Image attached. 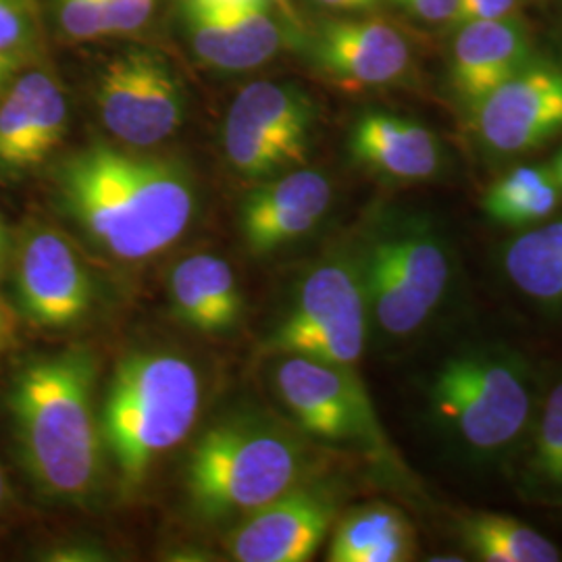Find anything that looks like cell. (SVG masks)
I'll use <instances>...</instances> for the list:
<instances>
[{"mask_svg": "<svg viewBox=\"0 0 562 562\" xmlns=\"http://www.w3.org/2000/svg\"><path fill=\"white\" fill-rule=\"evenodd\" d=\"M15 285L23 313L42 327L80 322L92 302V283L69 240L38 227L21 241Z\"/></svg>", "mask_w": 562, "mask_h": 562, "instance_id": "7c38bea8", "label": "cell"}, {"mask_svg": "<svg viewBox=\"0 0 562 562\" xmlns=\"http://www.w3.org/2000/svg\"><path fill=\"white\" fill-rule=\"evenodd\" d=\"M257 0H188V9H225V7H240Z\"/></svg>", "mask_w": 562, "mask_h": 562, "instance_id": "4dcf8cb0", "label": "cell"}, {"mask_svg": "<svg viewBox=\"0 0 562 562\" xmlns=\"http://www.w3.org/2000/svg\"><path fill=\"white\" fill-rule=\"evenodd\" d=\"M65 130L67 101L59 83L42 71L23 76L0 102V169L20 173L41 165Z\"/></svg>", "mask_w": 562, "mask_h": 562, "instance_id": "9a60e30c", "label": "cell"}, {"mask_svg": "<svg viewBox=\"0 0 562 562\" xmlns=\"http://www.w3.org/2000/svg\"><path fill=\"white\" fill-rule=\"evenodd\" d=\"M367 322L361 267L329 259L304 276L292 311L271 336V350L355 367L364 352Z\"/></svg>", "mask_w": 562, "mask_h": 562, "instance_id": "52a82bcc", "label": "cell"}, {"mask_svg": "<svg viewBox=\"0 0 562 562\" xmlns=\"http://www.w3.org/2000/svg\"><path fill=\"white\" fill-rule=\"evenodd\" d=\"M483 144L498 155H519L562 132V67L527 63L471 113Z\"/></svg>", "mask_w": 562, "mask_h": 562, "instance_id": "8fae6325", "label": "cell"}, {"mask_svg": "<svg viewBox=\"0 0 562 562\" xmlns=\"http://www.w3.org/2000/svg\"><path fill=\"white\" fill-rule=\"evenodd\" d=\"M4 238H7V234H4V227H2V223H0V248L4 246Z\"/></svg>", "mask_w": 562, "mask_h": 562, "instance_id": "d590c367", "label": "cell"}, {"mask_svg": "<svg viewBox=\"0 0 562 562\" xmlns=\"http://www.w3.org/2000/svg\"><path fill=\"white\" fill-rule=\"evenodd\" d=\"M7 482H4V475H2V469H0V508H2V504L7 501Z\"/></svg>", "mask_w": 562, "mask_h": 562, "instance_id": "e575fe53", "label": "cell"}, {"mask_svg": "<svg viewBox=\"0 0 562 562\" xmlns=\"http://www.w3.org/2000/svg\"><path fill=\"white\" fill-rule=\"evenodd\" d=\"M313 123L311 101L294 86L257 81L244 88L223 127L227 161L246 178H265L304 161Z\"/></svg>", "mask_w": 562, "mask_h": 562, "instance_id": "ba28073f", "label": "cell"}, {"mask_svg": "<svg viewBox=\"0 0 562 562\" xmlns=\"http://www.w3.org/2000/svg\"><path fill=\"white\" fill-rule=\"evenodd\" d=\"M102 7L104 34L134 32L142 27L153 13V0H102Z\"/></svg>", "mask_w": 562, "mask_h": 562, "instance_id": "83f0119b", "label": "cell"}, {"mask_svg": "<svg viewBox=\"0 0 562 562\" xmlns=\"http://www.w3.org/2000/svg\"><path fill=\"white\" fill-rule=\"evenodd\" d=\"M562 190L550 165H525L496 181L485 199V215L504 227H531L546 222L561 204Z\"/></svg>", "mask_w": 562, "mask_h": 562, "instance_id": "7402d4cb", "label": "cell"}, {"mask_svg": "<svg viewBox=\"0 0 562 562\" xmlns=\"http://www.w3.org/2000/svg\"><path fill=\"white\" fill-rule=\"evenodd\" d=\"M0 255H2V248H0Z\"/></svg>", "mask_w": 562, "mask_h": 562, "instance_id": "8d00e7d4", "label": "cell"}, {"mask_svg": "<svg viewBox=\"0 0 562 562\" xmlns=\"http://www.w3.org/2000/svg\"><path fill=\"white\" fill-rule=\"evenodd\" d=\"M97 102L104 127L138 148L167 140L183 121V92L167 60L130 50L111 60L99 80Z\"/></svg>", "mask_w": 562, "mask_h": 562, "instance_id": "30bf717a", "label": "cell"}, {"mask_svg": "<svg viewBox=\"0 0 562 562\" xmlns=\"http://www.w3.org/2000/svg\"><path fill=\"white\" fill-rule=\"evenodd\" d=\"M0 88H2V83H0Z\"/></svg>", "mask_w": 562, "mask_h": 562, "instance_id": "74e56055", "label": "cell"}, {"mask_svg": "<svg viewBox=\"0 0 562 562\" xmlns=\"http://www.w3.org/2000/svg\"><path fill=\"white\" fill-rule=\"evenodd\" d=\"M429 401L443 431L477 461L515 450L536 415L527 367L501 350L448 359L434 378Z\"/></svg>", "mask_w": 562, "mask_h": 562, "instance_id": "5b68a950", "label": "cell"}, {"mask_svg": "<svg viewBox=\"0 0 562 562\" xmlns=\"http://www.w3.org/2000/svg\"><path fill=\"white\" fill-rule=\"evenodd\" d=\"M350 150L357 161L394 180H429L442 165L438 138L427 127L387 113L362 115L352 130Z\"/></svg>", "mask_w": 562, "mask_h": 562, "instance_id": "d6986e66", "label": "cell"}, {"mask_svg": "<svg viewBox=\"0 0 562 562\" xmlns=\"http://www.w3.org/2000/svg\"><path fill=\"white\" fill-rule=\"evenodd\" d=\"M415 552V531L401 510L371 504L341 519L329 546L331 562H401Z\"/></svg>", "mask_w": 562, "mask_h": 562, "instance_id": "44dd1931", "label": "cell"}, {"mask_svg": "<svg viewBox=\"0 0 562 562\" xmlns=\"http://www.w3.org/2000/svg\"><path fill=\"white\" fill-rule=\"evenodd\" d=\"M517 0H467L452 15V25L459 30L473 21L503 20L513 15Z\"/></svg>", "mask_w": 562, "mask_h": 562, "instance_id": "f1b7e54d", "label": "cell"}, {"mask_svg": "<svg viewBox=\"0 0 562 562\" xmlns=\"http://www.w3.org/2000/svg\"><path fill=\"white\" fill-rule=\"evenodd\" d=\"M276 383L306 436L323 442L382 443L373 404L352 367L288 355Z\"/></svg>", "mask_w": 562, "mask_h": 562, "instance_id": "9c48e42d", "label": "cell"}, {"mask_svg": "<svg viewBox=\"0 0 562 562\" xmlns=\"http://www.w3.org/2000/svg\"><path fill=\"white\" fill-rule=\"evenodd\" d=\"M459 525L462 542L480 561H561V550L519 519L498 513H473L464 515Z\"/></svg>", "mask_w": 562, "mask_h": 562, "instance_id": "603a6c76", "label": "cell"}, {"mask_svg": "<svg viewBox=\"0 0 562 562\" xmlns=\"http://www.w3.org/2000/svg\"><path fill=\"white\" fill-rule=\"evenodd\" d=\"M201 411V378L171 352H136L120 362L102 406L101 438L121 483L140 485L153 462L190 434Z\"/></svg>", "mask_w": 562, "mask_h": 562, "instance_id": "3957f363", "label": "cell"}, {"mask_svg": "<svg viewBox=\"0 0 562 562\" xmlns=\"http://www.w3.org/2000/svg\"><path fill=\"white\" fill-rule=\"evenodd\" d=\"M20 65V55H13V53H2L0 50V83L9 80V76L18 69Z\"/></svg>", "mask_w": 562, "mask_h": 562, "instance_id": "1f68e13d", "label": "cell"}, {"mask_svg": "<svg viewBox=\"0 0 562 562\" xmlns=\"http://www.w3.org/2000/svg\"><path fill=\"white\" fill-rule=\"evenodd\" d=\"M60 25L76 41H90L104 34L102 0H60Z\"/></svg>", "mask_w": 562, "mask_h": 562, "instance_id": "4316f807", "label": "cell"}, {"mask_svg": "<svg viewBox=\"0 0 562 562\" xmlns=\"http://www.w3.org/2000/svg\"><path fill=\"white\" fill-rule=\"evenodd\" d=\"M306 446L290 429L261 419H232L209 429L188 462L186 487L209 519L250 515L301 485Z\"/></svg>", "mask_w": 562, "mask_h": 562, "instance_id": "277c9868", "label": "cell"}, {"mask_svg": "<svg viewBox=\"0 0 562 562\" xmlns=\"http://www.w3.org/2000/svg\"><path fill=\"white\" fill-rule=\"evenodd\" d=\"M194 53L223 71H246L276 57L285 42V25L271 0L225 9H188Z\"/></svg>", "mask_w": 562, "mask_h": 562, "instance_id": "2e32d148", "label": "cell"}, {"mask_svg": "<svg viewBox=\"0 0 562 562\" xmlns=\"http://www.w3.org/2000/svg\"><path fill=\"white\" fill-rule=\"evenodd\" d=\"M313 59L348 86H383L408 69V44L382 21H327L315 34Z\"/></svg>", "mask_w": 562, "mask_h": 562, "instance_id": "ac0fdd59", "label": "cell"}, {"mask_svg": "<svg viewBox=\"0 0 562 562\" xmlns=\"http://www.w3.org/2000/svg\"><path fill=\"white\" fill-rule=\"evenodd\" d=\"M369 313L390 338L422 329L440 308L452 265L446 244L427 225L406 223L380 234L361 267Z\"/></svg>", "mask_w": 562, "mask_h": 562, "instance_id": "8992f818", "label": "cell"}, {"mask_svg": "<svg viewBox=\"0 0 562 562\" xmlns=\"http://www.w3.org/2000/svg\"><path fill=\"white\" fill-rule=\"evenodd\" d=\"M336 506L315 490H292L250 513L232 533L229 552L240 562H304L319 550Z\"/></svg>", "mask_w": 562, "mask_h": 562, "instance_id": "4fadbf2b", "label": "cell"}, {"mask_svg": "<svg viewBox=\"0 0 562 562\" xmlns=\"http://www.w3.org/2000/svg\"><path fill=\"white\" fill-rule=\"evenodd\" d=\"M60 199L86 236L120 261H146L180 240L196 211L176 161L92 144L63 162Z\"/></svg>", "mask_w": 562, "mask_h": 562, "instance_id": "6da1fadb", "label": "cell"}, {"mask_svg": "<svg viewBox=\"0 0 562 562\" xmlns=\"http://www.w3.org/2000/svg\"><path fill=\"white\" fill-rule=\"evenodd\" d=\"M550 171H552L554 180H557L559 188L562 190V148L561 153L554 157V161L550 162Z\"/></svg>", "mask_w": 562, "mask_h": 562, "instance_id": "836d02e7", "label": "cell"}, {"mask_svg": "<svg viewBox=\"0 0 562 562\" xmlns=\"http://www.w3.org/2000/svg\"><path fill=\"white\" fill-rule=\"evenodd\" d=\"M504 276L546 308L562 311V215L531 225L503 250Z\"/></svg>", "mask_w": 562, "mask_h": 562, "instance_id": "ffe728a7", "label": "cell"}, {"mask_svg": "<svg viewBox=\"0 0 562 562\" xmlns=\"http://www.w3.org/2000/svg\"><path fill=\"white\" fill-rule=\"evenodd\" d=\"M529 431L525 487L546 503H562V380L548 392Z\"/></svg>", "mask_w": 562, "mask_h": 562, "instance_id": "cb8c5ba5", "label": "cell"}, {"mask_svg": "<svg viewBox=\"0 0 562 562\" xmlns=\"http://www.w3.org/2000/svg\"><path fill=\"white\" fill-rule=\"evenodd\" d=\"M331 204V183L302 169L255 190L241 206V234L255 257L301 240L322 223Z\"/></svg>", "mask_w": 562, "mask_h": 562, "instance_id": "5bb4252c", "label": "cell"}, {"mask_svg": "<svg viewBox=\"0 0 562 562\" xmlns=\"http://www.w3.org/2000/svg\"><path fill=\"white\" fill-rule=\"evenodd\" d=\"M97 367L88 352L69 350L23 367L11 390V415L21 459L44 494L78 501L101 477V425L94 417Z\"/></svg>", "mask_w": 562, "mask_h": 562, "instance_id": "7a4b0ae2", "label": "cell"}, {"mask_svg": "<svg viewBox=\"0 0 562 562\" xmlns=\"http://www.w3.org/2000/svg\"><path fill=\"white\" fill-rule=\"evenodd\" d=\"M404 11L425 21H450L457 11V0H394Z\"/></svg>", "mask_w": 562, "mask_h": 562, "instance_id": "f546056e", "label": "cell"}, {"mask_svg": "<svg viewBox=\"0 0 562 562\" xmlns=\"http://www.w3.org/2000/svg\"><path fill=\"white\" fill-rule=\"evenodd\" d=\"M169 294L181 322L201 331H225L229 325L213 299L204 252L178 262L169 273Z\"/></svg>", "mask_w": 562, "mask_h": 562, "instance_id": "d4e9b609", "label": "cell"}, {"mask_svg": "<svg viewBox=\"0 0 562 562\" xmlns=\"http://www.w3.org/2000/svg\"><path fill=\"white\" fill-rule=\"evenodd\" d=\"M34 41V21L25 0H0V50L21 55Z\"/></svg>", "mask_w": 562, "mask_h": 562, "instance_id": "484cf974", "label": "cell"}, {"mask_svg": "<svg viewBox=\"0 0 562 562\" xmlns=\"http://www.w3.org/2000/svg\"><path fill=\"white\" fill-rule=\"evenodd\" d=\"M531 44L521 21H473L459 27L450 59V86L469 115L504 81L531 63Z\"/></svg>", "mask_w": 562, "mask_h": 562, "instance_id": "e0dca14e", "label": "cell"}, {"mask_svg": "<svg viewBox=\"0 0 562 562\" xmlns=\"http://www.w3.org/2000/svg\"><path fill=\"white\" fill-rule=\"evenodd\" d=\"M319 2L331 9H369L378 0H319Z\"/></svg>", "mask_w": 562, "mask_h": 562, "instance_id": "d6a6232c", "label": "cell"}]
</instances>
